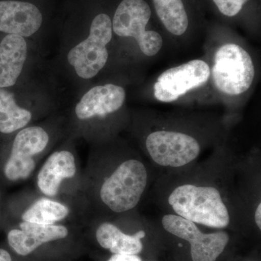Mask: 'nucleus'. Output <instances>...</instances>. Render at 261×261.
I'll list each match as a JSON object with an SVG mask.
<instances>
[{
	"label": "nucleus",
	"mask_w": 261,
	"mask_h": 261,
	"mask_svg": "<svg viewBox=\"0 0 261 261\" xmlns=\"http://www.w3.org/2000/svg\"><path fill=\"white\" fill-rule=\"evenodd\" d=\"M254 167L219 147L190 167L161 173L154 183L156 203L163 213L207 228L253 226L252 214L261 207L260 173Z\"/></svg>",
	"instance_id": "nucleus-1"
},
{
	"label": "nucleus",
	"mask_w": 261,
	"mask_h": 261,
	"mask_svg": "<svg viewBox=\"0 0 261 261\" xmlns=\"http://www.w3.org/2000/svg\"><path fill=\"white\" fill-rule=\"evenodd\" d=\"M98 186L105 211L122 216L135 211L153 181V168L140 154H130L112 162Z\"/></svg>",
	"instance_id": "nucleus-2"
},
{
	"label": "nucleus",
	"mask_w": 261,
	"mask_h": 261,
	"mask_svg": "<svg viewBox=\"0 0 261 261\" xmlns=\"http://www.w3.org/2000/svg\"><path fill=\"white\" fill-rule=\"evenodd\" d=\"M178 126H155L147 132L143 149L147 161L161 173L190 167L198 162L207 138Z\"/></svg>",
	"instance_id": "nucleus-3"
},
{
	"label": "nucleus",
	"mask_w": 261,
	"mask_h": 261,
	"mask_svg": "<svg viewBox=\"0 0 261 261\" xmlns=\"http://www.w3.org/2000/svg\"><path fill=\"white\" fill-rule=\"evenodd\" d=\"M156 222L163 232L190 246L192 261L217 260L231 240V235L226 230L205 233L199 227L200 225L177 215L163 212Z\"/></svg>",
	"instance_id": "nucleus-4"
},
{
	"label": "nucleus",
	"mask_w": 261,
	"mask_h": 261,
	"mask_svg": "<svg viewBox=\"0 0 261 261\" xmlns=\"http://www.w3.org/2000/svg\"><path fill=\"white\" fill-rule=\"evenodd\" d=\"M255 73L251 56L239 44H223L215 53L211 75L221 93L228 96L245 93L251 87Z\"/></svg>",
	"instance_id": "nucleus-5"
},
{
	"label": "nucleus",
	"mask_w": 261,
	"mask_h": 261,
	"mask_svg": "<svg viewBox=\"0 0 261 261\" xmlns=\"http://www.w3.org/2000/svg\"><path fill=\"white\" fill-rule=\"evenodd\" d=\"M113 33L111 18L101 13L92 20L88 37L68 51V63L81 79L94 78L107 64V46L112 40Z\"/></svg>",
	"instance_id": "nucleus-6"
},
{
	"label": "nucleus",
	"mask_w": 261,
	"mask_h": 261,
	"mask_svg": "<svg viewBox=\"0 0 261 261\" xmlns=\"http://www.w3.org/2000/svg\"><path fill=\"white\" fill-rule=\"evenodd\" d=\"M150 17V8L145 0H123L113 17V32L118 37L135 39L145 56H156L163 40L159 33L146 29Z\"/></svg>",
	"instance_id": "nucleus-7"
},
{
	"label": "nucleus",
	"mask_w": 261,
	"mask_h": 261,
	"mask_svg": "<svg viewBox=\"0 0 261 261\" xmlns=\"http://www.w3.org/2000/svg\"><path fill=\"white\" fill-rule=\"evenodd\" d=\"M49 142V134L42 127L27 126L18 130L5 165L6 178L12 181L27 179L35 170L34 157L45 150Z\"/></svg>",
	"instance_id": "nucleus-8"
},
{
	"label": "nucleus",
	"mask_w": 261,
	"mask_h": 261,
	"mask_svg": "<svg viewBox=\"0 0 261 261\" xmlns=\"http://www.w3.org/2000/svg\"><path fill=\"white\" fill-rule=\"evenodd\" d=\"M210 77L211 67L205 61L192 60L161 73L154 84V97L161 102H175Z\"/></svg>",
	"instance_id": "nucleus-9"
},
{
	"label": "nucleus",
	"mask_w": 261,
	"mask_h": 261,
	"mask_svg": "<svg viewBox=\"0 0 261 261\" xmlns=\"http://www.w3.org/2000/svg\"><path fill=\"white\" fill-rule=\"evenodd\" d=\"M124 88L113 84L92 87L82 96L75 108V114L81 121L94 118L103 119L118 112L124 105Z\"/></svg>",
	"instance_id": "nucleus-10"
},
{
	"label": "nucleus",
	"mask_w": 261,
	"mask_h": 261,
	"mask_svg": "<svg viewBox=\"0 0 261 261\" xmlns=\"http://www.w3.org/2000/svg\"><path fill=\"white\" fill-rule=\"evenodd\" d=\"M20 228L9 231L8 241L18 255L27 256L44 244L63 240L68 236V228L63 225H43L22 221Z\"/></svg>",
	"instance_id": "nucleus-11"
},
{
	"label": "nucleus",
	"mask_w": 261,
	"mask_h": 261,
	"mask_svg": "<svg viewBox=\"0 0 261 261\" xmlns=\"http://www.w3.org/2000/svg\"><path fill=\"white\" fill-rule=\"evenodd\" d=\"M42 22V13L32 3L0 1V32L29 37L39 31Z\"/></svg>",
	"instance_id": "nucleus-12"
},
{
	"label": "nucleus",
	"mask_w": 261,
	"mask_h": 261,
	"mask_svg": "<svg viewBox=\"0 0 261 261\" xmlns=\"http://www.w3.org/2000/svg\"><path fill=\"white\" fill-rule=\"evenodd\" d=\"M149 222L147 220L135 232L126 233L112 221H102L96 229V240L99 246L113 255H140L144 250L143 240L152 227Z\"/></svg>",
	"instance_id": "nucleus-13"
},
{
	"label": "nucleus",
	"mask_w": 261,
	"mask_h": 261,
	"mask_svg": "<svg viewBox=\"0 0 261 261\" xmlns=\"http://www.w3.org/2000/svg\"><path fill=\"white\" fill-rule=\"evenodd\" d=\"M76 171V162L71 152L66 149L56 151L46 160L38 173V188L47 197H56L62 182L74 177Z\"/></svg>",
	"instance_id": "nucleus-14"
},
{
	"label": "nucleus",
	"mask_w": 261,
	"mask_h": 261,
	"mask_svg": "<svg viewBox=\"0 0 261 261\" xmlns=\"http://www.w3.org/2000/svg\"><path fill=\"white\" fill-rule=\"evenodd\" d=\"M28 56L25 38L7 34L0 42V89L14 86L21 75Z\"/></svg>",
	"instance_id": "nucleus-15"
},
{
	"label": "nucleus",
	"mask_w": 261,
	"mask_h": 261,
	"mask_svg": "<svg viewBox=\"0 0 261 261\" xmlns=\"http://www.w3.org/2000/svg\"><path fill=\"white\" fill-rule=\"evenodd\" d=\"M32 113L27 108L20 107L14 94L0 89V132L12 134L23 129L32 121Z\"/></svg>",
	"instance_id": "nucleus-16"
},
{
	"label": "nucleus",
	"mask_w": 261,
	"mask_h": 261,
	"mask_svg": "<svg viewBox=\"0 0 261 261\" xmlns=\"http://www.w3.org/2000/svg\"><path fill=\"white\" fill-rule=\"evenodd\" d=\"M70 209L68 206L44 197L39 199L22 215L23 221L43 225L56 224L68 217Z\"/></svg>",
	"instance_id": "nucleus-17"
},
{
	"label": "nucleus",
	"mask_w": 261,
	"mask_h": 261,
	"mask_svg": "<svg viewBox=\"0 0 261 261\" xmlns=\"http://www.w3.org/2000/svg\"><path fill=\"white\" fill-rule=\"evenodd\" d=\"M158 17L168 32L181 36L189 25L188 15L182 0H152Z\"/></svg>",
	"instance_id": "nucleus-18"
},
{
	"label": "nucleus",
	"mask_w": 261,
	"mask_h": 261,
	"mask_svg": "<svg viewBox=\"0 0 261 261\" xmlns=\"http://www.w3.org/2000/svg\"><path fill=\"white\" fill-rule=\"evenodd\" d=\"M219 11L228 17H233L243 9L248 0H213Z\"/></svg>",
	"instance_id": "nucleus-19"
},
{
	"label": "nucleus",
	"mask_w": 261,
	"mask_h": 261,
	"mask_svg": "<svg viewBox=\"0 0 261 261\" xmlns=\"http://www.w3.org/2000/svg\"><path fill=\"white\" fill-rule=\"evenodd\" d=\"M107 261H143L139 255H113Z\"/></svg>",
	"instance_id": "nucleus-20"
},
{
	"label": "nucleus",
	"mask_w": 261,
	"mask_h": 261,
	"mask_svg": "<svg viewBox=\"0 0 261 261\" xmlns=\"http://www.w3.org/2000/svg\"><path fill=\"white\" fill-rule=\"evenodd\" d=\"M0 261H12L11 255L4 249H0Z\"/></svg>",
	"instance_id": "nucleus-21"
},
{
	"label": "nucleus",
	"mask_w": 261,
	"mask_h": 261,
	"mask_svg": "<svg viewBox=\"0 0 261 261\" xmlns=\"http://www.w3.org/2000/svg\"><path fill=\"white\" fill-rule=\"evenodd\" d=\"M247 261H250V260H247ZM257 261H258V260H257Z\"/></svg>",
	"instance_id": "nucleus-22"
}]
</instances>
